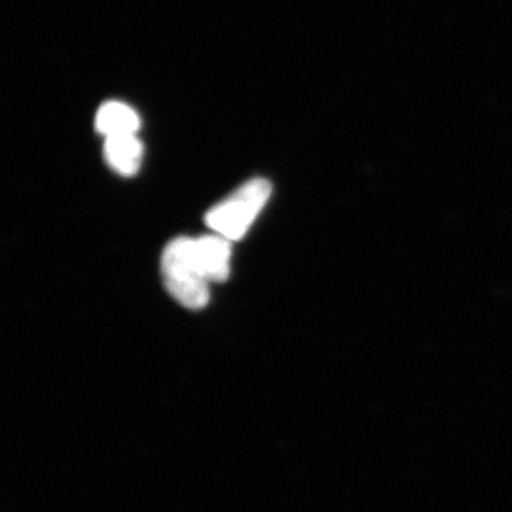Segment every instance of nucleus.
<instances>
[{"label":"nucleus","mask_w":512,"mask_h":512,"mask_svg":"<svg viewBox=\"0 0 512 512\" xmlns=\"http://www.w3.org/2000/svg\"><path fill=\"white\" fill-rule=\"evenodd\" d=\"M165 288L184 308L202 309L210 301V284L195 251V239L175 238L161 258Z\"/></svg>","instance_id":"1"},{"label":"nucleus","mask_w":512,"mask_h":512,"mask_svg":"<svg viewBox=\"0 0 512 512\" xmlns=\"http://www.w3.org/2000/svg\"><path fill=\"white\" fill-rule=\"evenodd\" d=\"M271 192L269 181L254 178L208 211L205 222L215 234L229 241H238L244 238L254 224L259 212L271 197Z\"/></svg>","instance_id":"2"},{"label":"nucleus","mask_w":512,"mask_h":512,"mask_svg":"<svg viewBox=\"0 0 512 512\" xmlns=\"http://www.w3.org/2000/svg\"><path fill=\"white\" fill-rule=\"evenodd\" d=\"M195 251L202 271L210 282H225L229 276L231 241L221 235H204L195 239Z\"/></svg>","instance_id":"3"},{"label":"nucleus","mask_w":512,"mask_h":512,"mask_svg":"<svg viewBox=\"0 0 512 512\" xmlns=\"http://www.w3.org/2000/svg\"><path fill=\"white\" fill-rule=\"evenodd\" d=\"M143 144L136 134L107 137L104 143V158L111 170L123 177H131L140 170L143 161Z\"/></svg>","instance_id":"4"},{"label":"nucleus","mask_w":512,"mask_h":512,"mask_svg":"<svg viewBox=\"0 0 512 512\" xmlns=\"http://www.w3.org/2000/svg\"><path fill=\"white\" fill-rule=\"evenodd\" d=\"M140 124V117L136 111L119 101L103 104L96 117L97 131L106 138L136 134Z\"/></svg>","instance_id":"5"}]
</instances>
